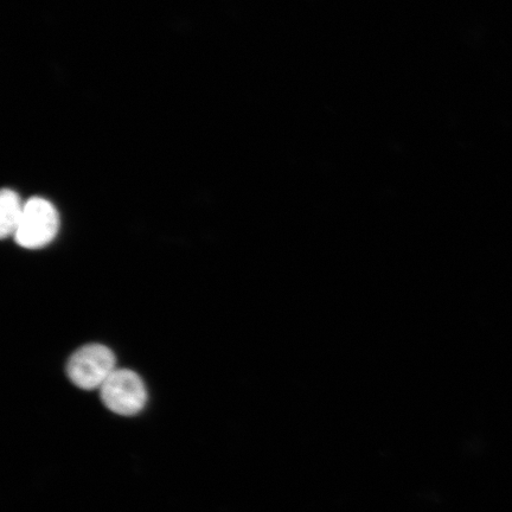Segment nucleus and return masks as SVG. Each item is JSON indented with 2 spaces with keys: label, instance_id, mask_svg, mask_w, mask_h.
<instances>
[{
  "label": "nucleus",
  "instance_id": "f03ea898",
  "mask_svg": "<svg viewBox=\"0 0 512 512\" xmlns=\"http://www.w3.org/2000/svg\"><path fill=\"white\" fill-rule=\"evenodd\" d=\"M114 352L102 344H87L76 350L67 364V374L76 387L101 388L117 368Z\"/></svg>",
  "mask_w": 512,
  "mask_h": 512
},
{
  "label": "nucleus",
  "instance_id": "20e7f679",
  "mask_svg": "<svg viewBox=\"0 0 512 512\" xmlns=\"http://www.w3.org/2000/svg\"><path fill=\"white\" fill-rule=\"evenodd\" d=\"M24 204L14 190L4 189L0 195V235L2 239L15 236L21 222Z\"/></svg>",
  "mask_w": 512,
  "mask_h": 512
},
{
  "label": "nucleus",
  "instance_id": "7ed1b4c3",
  "mask_svg": "<svg viewBox=\"0 0 512 512\" xmlns=\"http://www.w3.org/2000/svg\"><path fill=\"white\" fill-rule=\"evenodd\" d=\"M100 390L104 405L118 415H137L143 411L147 402L145 383L132 370H115Z\"/></svg>",
  "mask_w": 512,
  "mask_h": 512
},
{
  "label": "nucleus",
  "instance_id": "f257e3e1",
  "mask_svg": "<svg viewBox=\"0 0 512 512\" xmlns=\"http://www.w3.org/2000/svg\"><path fill=\"white\" fill-rule=\"evenodd\" d=\"M59 229L60 217L53 203L34 197L24 204L15 240L23 248L38 249L48 246L56 238Z\"/></svg>",
  "mask_w": 512,
  "mask_h": 512
}]
</instances>
